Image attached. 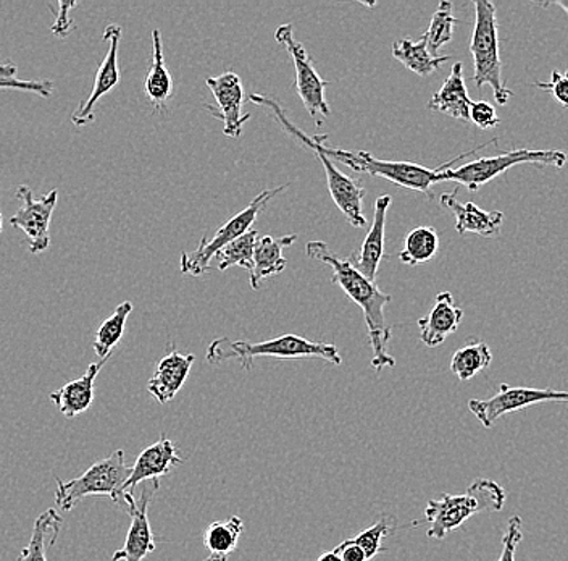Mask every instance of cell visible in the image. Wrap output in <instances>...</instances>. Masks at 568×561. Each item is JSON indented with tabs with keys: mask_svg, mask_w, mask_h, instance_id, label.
I'll return each mask as SVG.
<instances>
[{
	"mask_svg": "<svg viewBox=\"0 0 568 561\" xmlns=\"http://www.w3.org/2000/svg\"><path fill=\"white\" fill-rule=\"evenodd\" d=\"M506 503V490L491 479L479 478L462 495L444 493L439 500H429L425 508L426 535L443 541L447 534L457 531L471 517L481 511H500Z\"/></svg>",
	"mask_w": 568,
	"mask_h": 561,
	"instance_id": "5b68a950",
	"label": "cell"
},
{
	"mask_svg": "<svg viewBox=\"0 0 568 561\" xmlns=\"http://www.w3.org/2000/svg\"><path fill=\"white\" fill-rule=\"evenodd\" d=\"M77 2H59V13L52 24V33L59 38H67L74 30L73 20H71V9L77 7Z\"/></svg>",
	"mask_w": 568,
	"mask_h": 561,
	"instance_id": "74e56055",
	"label": "cell"
},
{
	"mask_svg": "<svg viewBox=\"0 0 568 561\" xmlns=\"http://www.w3.org/2000/svg\"><path fill=\"white\" fill-rule=\"evenodd\" d=\"M62 525L63 518L57 513L55 508H49L39 514L30 543L21 550L18 561H48V549L55 545Z\"/></svg>",
	"mask_w": 568,
	"mask_h": 561,
	"instance_id": "484cf974",
	"label": "cell"
},
{
	"mask_svg": "<svg viewBox=\"0 0 568 561\" xmlns=\"http://www.w3.org/2000/svg\"><path fill=\"white\" fill-rule=\"evenodd\" d=\"M296 241L297 236L258 237L254 250V266H252V271L248 272V282H251L252 289L258 290L262 280L266 277L278 276L284 271L287 261L283 256V250L293 247Z\"/></svg>",
	"mask_w": 568,
	"mask_h": 561,
	"instance_id": "603a6c76",
	"label": "cell"
},
{
	"mask_svg": "<svg viewBox=\"0 0 568 561\" xmlns=\"http://www.w3.org/2000/svg\"><path fill=\"white\" fill-rule=\"evenodd\" d=\"M195 361L194 354H181L176 350L170 351L160 360L154 375L148 382V390L159 403L172 401L183 389L184 382L190 378L191 368Z\"/></svg>",
	"mask_w": 568,
	"mask_h": 561,
	"instance_id": "d6986e66",
	"label": "cell"
},
{
	"mask_svg": "<svg viewBox=\"0 0 568 561\" xmlns=\"http://www.w3.org/2000/svg\"><path fill=\"white\" fill-rule=\"evenodd\" d=\"M243 532L244 523L241 518L231 517L226 521H213L205 529L204 545L209 550V557L204 561H229Z\"/></svg>",
	"mask_w": 568,
	"mask_h": 561,
	"instance_id": "4316f807",
	"label": "cell"
},
{
	"mask_svg": "<svg viewBox=\"0 0 568 561\" xmlns=\"http://www.w3.org/2000/svg\"><path fill=\"white\" fill-rule=\"evenodd\" d=\"M257 358H278V360H301V358H318L333 365L343 364L339 351L335 344L311 342L304 337H275L266 342L251 343L246 340L223 339L213 340L207 350V361L211 364L236 360L244 369H251Z\"/></svg>",
	"mask_w": 568,
	"mask_h": 561,
	"instance_id": "277c9868",
	"label": "cell"
},
{
	"mask_svg": "<svg viewBox=\"0 0 568 561\" xmlns=\"http://www.w3.org/2000/svg\"><path fill=\"white\" fill-rule=\"evenodd\" d=\"M248 101L270 110L273 119H275L291 137L297 138L305 148L314 152L315 158L323 163V169H325L326 183H328L332 200L335 201L336 208L339 209L341 214L346 218L347 222L355 227V229H362V227L367 226V219H365L364 211H362L367 190L362 187L361 181L351 179L349 176L341 172L335 163H333L332 159L328 158V154L323 151L322 143L328 134L307 137L304 131L300 130V128L291 122L290 116H287L286 110L282 108V104L276 102L275 99L268 98V96L248 94Z\"/></svg>",
	"mask_w": 568,
	"mask_h": 561,
	"instance_id": "7a4b0ae2",
	"label": "cell"
},
{
	"mask_svg": "<svg viewBox=\"0 0 568 561\" xmlns=\"http://www.w3.org/2000/svg\"><path fill=\"white\" fill-rule=\"evenodd\" d=\"M286 188H290V183L283 184V187L273 188V190L262 191L254 201L248 202L247 208L237 212V214L234 216V218H231L225 226L220 227L212 240H209L205 236L202 237L197 250L193 251V253L181 254V273H184V276L199 277L202 276V273L211 272L212 259L216 258V254H219L223 248L229 247L231 241L251 232L252 223L255 222L257 216L264 211L266 204H268L276 194L283 193Z\"/></svg>",
	"mask_w": 568,
	"mask_h": 561,
	"instance_id": "9c48e42d",
	"label": "cell"
},
{
	"mask_svg": "<svg viewBox=\"0 0 568 561\" xmlns=\"http://www.w3.org/2000/svg\"><path fill=\"white\" fill-rule=\"evenodd\" d=\"M491 362L493 353L488 344L470 340L454 354L453 361H450V371L459 378V381L467 382L483 369L488 368Z\"/></svg>",
	"mask_w": 568,
	"mask_h": 561,
	"instance_id": "83f0119b",
	"label": "cell"
},
{
	"mask_svg": "<svg viewBox=\"0 0 568 561\" xmlns=\"http://www.w3.org/2000/svg\"><path fill=\"white\" fill-rule=\"evenodd\" d=\"M18 67L12 60L0 63V90L33 92L41 98H51L53 83L49 80H21L17 77Z\"/></svg>",
	"mask_w": 568,
	"mask_h": 561,
	"instance_id": "d6a6232c",
	"label": "cell"
},
{
	"mask_svg": "<svg viewBox=\"0 0 568 561\" xmlns=\"http://www.w3.org/2000/svg\"><path fill=\"white\" fill-rule=\"evenodd\" d=\"M181 463H183V458L180 457L175 443L166 435L160 437L154 445L142 450L138 460L134 461L130 479L123 485V495L133 493L134 489L142 482L163 478V475L180 467Z\"/></svg>",
	"mask_w": 568,
	"mask_h": 561,
	"instance_id": "e0dca14e",
	"label": "cell"
},
{
	"mask_svg": "<svg viewBox=\"0 0 568 561\" xmlns=\"http://www.w3.org/2000/svg\"><path fill=\"white\" fill-rule=\"evenodd\" d=\"M390 202H393V198L388 194H382L376 200L371 230H368L361 248L354 251L351 258H347L351 264L371 282H375L376 277H378V269L383 259L388 258L385 254V229Z\"/></svg>",
	"mask_w": 568,
	"mask_h": 561,
	"instance_id": "2e32d148",
	"label": "cell"
},
{
	"mask_svg": "<svg viewBox=\"0 0 568 561\" xmlns=\"http://www.w3.org/2000/svg\"><path fill=\"white\" fill-rule=\"evenodd\" d=\"M539 6L541 7H549V6H557V7H560V9L564 10V12L567 13L568 16V0H554V2H545V3H539Z\"/></svg>",
	"mask_w": 568,
	"mask_h": 561,
	"instance_id": "60d3db41",
	"label": "cell"
},
{
	"mask_svg": "<svg viewBox=\"0 0 568 561\" xmlns=\"http://www.w3.org/2000/svg\"><path fill=\"white\" fill-rule=\"evenodd\" d=\"M568 162V156L564 151L556 149H513L499 156H489V158H478L475 161L464 163L456 169L446 170V181H456L462 187L470 191H478L483 184L496 180L497 177L506 173L507 170L521 163H538V166H549L554 169H562Z\"/></svg>",
	"mask_w": 568,
	"mask_h": 561,
	"instance_id": "ba28073f",
	"label": "cell"
},
{
	"mask_svg": "<svg viewBox=\"0 0 568 561\" xmlns=\"http://www.w3.org/2000/svg\"><path fill=\"white\" fill-rule=\"evenodd\" d=\"M471 101L468 96L467 84L464 80V69L457 62L450 70L449 78L444 81L442 88L429 99L428 109L435 112L447 113L460 122H470Z\"/></svg>",
	"mask_w": 568,
	"mask_h": 561,
	"instance_id": "7402d4cb",
	"label": "cell"
},
{
	"mask_svg": "<svg viewBox=\"0 0 568 561\" xmlns=\"http://www.w3.org/2000/svg\"><path fill=\"white\" fill-rule=\"evenodd\" d=\"M3 219L2 214H0V232H2Z\"/></svg>",
	"mask_w": 568,
	"mask_h": 561,
	"instance_id": "b9f144b4",
	"label": "cell"
},
{
	"mask_svg": "<svg viewBox=\"0 0 568 561\" xmlns=\"http://www.w3.org/2000/svg\"><path fill=\"white\" fill-rule=\"evenodd\" d=\"M444 208L449 209L456 218V230L460 236L497 237L503 227L504 214L500 211H483L474 202L457 200V191L443 193L439 198Z\"/></svg>",
	"mask_w": 568,
	"mask_h": 561,
	"instance_id": "ac0fdd59",
	"label": "cell"
},
{
	"mask_svg": "<svg viewBox=\"0 0 568 561\" xmlns=\"http://www.w3.org/2000/svg\"><path fill=\"white\" fill-rule=\"evenodd\" d=\"M470 122L475 123L479 130H495L500 123L496 108L489 102L478 101L471 104Z\"/></svg>",
	"mask_w": 568,
	"mask_h": 561,
	"instance_id": "d590c367",
	"label": "cell"
},
{
	"mask_svg": "<svg viewBox=\"0 0 568 561\" xmlns=\"http://www.w3.org/2000/svg\"><path fill=\"white\" fill-rule=\"evenodd\" d=\"M205 83L216 102V108L205 106V109L216 120H222L223 133L226 137L237 140L251 119V113H243L244 88L240 74L225 72L219 77H209Z\"/></svg>",
	"mask_w": 568,
	"mask_h": 561,
	"instance_id": "5bb4252c",
	"label": "cell"
},
{
	"mask_svg": "<svg viewBox=\"0 0 568 561\" xmlns=\"http://www.w3.org/2000/svg\"><path fill=\"white\" fill-rule=\"evenodd\" d=\"M144 91L151 104L158 110L166 109V102L175 91L172 74L166 69L162 33H160L159 28L152 30V62L148 77H145Z\"/></svg>",
	"mask_w": 568,
	"mask_h": 561,
	"instance_id": "cb8c5ba5",
	"label": "cell"
},
{
	"mask_svg": "<svg viewBox=\"0 0 568 561\" xmlns=\"http://www.w3.org/2000/svg\"><path fill=\"white\" fill-rule=\"evenodd\" d=\"M326 141H328V137L323 140L322 148L332 161L344 163V166L351 167L355 172L378 177V179L388 180L390 183L397 184V187L418 191V193L433 198L432 188L435 187L436 183H444V181H446L447 169H450L454 163L460 162L462 159L477 154L481 149L488 148L491 143H496L497 138L493 141H488V143L479 144L478 148L471 149V151L465 152V154L457 156L453 161L435 167V169L420 166V163L376 159L373 158L371 152L365 151L353 152L344 151V149L329 148Z\"/></svg>",
	"mask_w": 568,
	"mask_h": 561,
	"instance_id": "3957f363",
	"label": "cell"
},
{
	"mask_svg": "<svg viewBox=\"0 0 568 561\" xmlns=\"http://www.w3.org/2000/svg\"><path fill=\"white\" fill-rule=\"evenodd\" d=\"M317 561H343V559H341L339 553L332 550V552H326L323 553V555H320Z\"/></svg>",
	"mask_w": 568,
	"mask_h": 561,
	"instance_id": "ab89813d",
	"label": "cell"
},
{
	"mask_svg": "<svg viewBox=\"0 0 568 561\" xmlns=\"http://www.w3.org/2000/svg\"><path fill=\"white\" fill-rule=\"evenodd\" d=\"M464 311L457 307L453 293L443 291L436 297L435 307L426 318L418 321L420 339L428 348H436L446 342L447 337L453 335L459 329Z\"/></svg>",
	"mask_w": 568,
	"mask_h": 561,
	"instance_id": "ffe728a7",
	"label": "cell"
},
{
	"mask_svg": "<svg viewBox=\"0 0 568 561\" xmlns=\"http://www.w3.org/2000/svg\"><path fill=\"white\" fill-rule=\"evenodd\" d=\"M475 27L471 34L470 52L474 57L475 87H491L497 104H509L514 92L504 84L503 60L499 51V24L495 3L475 0Z\"/></svg>",
	"mask_w": 568,
	"mask_h": 561,
	"instance_id": "8992f818",
	"label": "cell"
},
{
	"mask_svg": "<svg viewBox=\"0 0 568 561\" xmlns=\"http://www.w3.org/2000/svg\"><path fill=\"white\" fill-rule=\"evenodd\" d=\"M333 550H335L336 553H339L343 561H368L364 550H362L361 547L355 545V543L343 541Z\"/></svg>",
	"mask_w": 568,
	"mask_h": 561,
	"instance_id": "f35d334b",
	"label": "cell"
},
{
	"mask_svg": "<svg viewBox=\"0 0 568 561\" xmlns=\"http://www.w3.org/2000/svg\"><path fill=\"white\" fill-rule=\"evenodd\" d=\"M275 39L278 44L286 48L287 54L293 60L296 69V88L302 104L307 109L308 116L314 120L315 127L323 126V120L329 117L328 102H326L325 91L329 87V81L323 80L317 70V63L308 54L304 44H301L294 38L293 24L286 23L276 28Z\"/></svg>",
	"mask_w": 568,
	"mask_h": 561,
	"instance_id": "30bf717a",
	"label": "cell"
},
{
	"mask_svg": "<svg viewBox=\"0 0 568 561\" xmlns=\"http://www.w3.org/2000/svg\"><path fill=\"white\" fill-rule=\"evenodd\" d=\"M133 311V303L131 301H124L119 304L113 314L109 319L102 322L95 332L94 350L98 354L99 360H105L110 358L113 348L120 343L123 339L124 327H126L128 315Z\"/></svg>",
	"mask_w": 568,
	"mask_h": 561,
	"instance_id": "f546056e",
	"label": "cell"
},
{
	"mask_svg": "<svg viewBox=\"0 0 568 561\" xmlns=\"http://www.w3.org/2000/svg\"><path fill=\"white\" fill-rule=\"evenodd\" d=\"M122 27L120 24H109L104 31V41L109 42V51L99 66L98 73H95L94 87H92L91 94L80 108L74 110L71 116V122L77 127H87L89 123L94 122L95 119V106L98 102L109 94L116 84L120 83L119 69V46L120 39H122Z\"/></svg>",
	"mask_w": 568,
	"mask_h": 561,
	"instance_id": "9a60e30c",
	"label": "cell"
},
{
	"mask_svg": "<svg viewBox=\"0 0 568 561\" xmlns=\"http://www.w3.org/2000/svg\"><path fill=\"white\" fill-rule=\"evenodd\" d=\"M133 467L124 461L123 450H116L104 460L98 461L80 478L62 481L55 478V503L62 511H71L80 500L91 495H105L116 505L126 510V495H123L124 482L130 479Z\"/></svg>",
	"mask_w": 568,
	"mask_h": 561,
	"instance_id": "52a82bcc",
	"label": "cell"
},
{
	"mask_svg": "<svg viewBox=\"0 0 568 561\" xmlns=\"http://www.w3.org/2000/svg\"><path fill=\"white\" fill-rule=\"evenodd\" d=\"M521 539H524L521 518L513 517L507 523L506 534L503 539V552L497 561H515V553H517V547L520 545Z\"/></svg>",
	"mask_w": 568,
	"mask_h": 561,
	"instance_id": "e575fe53",
	"label": "cell"
},
{
	"mask_svg": "<svg viewBox=\"0 0 568 561\" xmlns=\"http://www.w3.org/2000/svg\"><path fill=\"white\" fill-rule=\"evenodd\" d=\"M536 88L545 92H549L562 108L568 109V70L566 73L552 72L548 83H535Z\"/></svg>",
	"mask_w": 568,
	"mask_h": 561,
	"instance_id": "8d00e7d4",
	"label": "cell"
},
{
	"mask_svg": "<svg viewBox=\"0 0 568 561\" xmlns=\"http://www.w3.org/2000/svg\"><path fill=\"white\" fill-rule=\"evenodd\" d=\"M17 198L21 208L10 218V226L20 229L30 241V253H44L51 244L49 227L55 211L59 191L52 190L42 200L36 201L33 191L27 184L17 188Z\"/></svg>",
	"mask_w": 568,
	"mask_h": 561,
	"instance_id": "7c38bea8",
	"label": "cell"
},
{
	"mask_svg": "<svg viewBox=\"0 0 568 561\" xmlns=\"http://www.w3.org/2000/svg\"><path fill=\"white\" fill-rule=\"evenodd\" d=\"M568 403V392L556 389H530V387H513L500 383L499 392L488 400L468 401V410L481 422L483 428L491 429L493 425L506 414L525 410L539 403Z\"/></svg>",
	"mask_w": 568,
	"mask_h": 561,
	"instance_id": "8fae6325",
	"label": "cell"
},
{
	"mask_svg": "<svg viewBox=\"0 0 568 561\" xmlns=\"http://www.w3.org/2000/svg\"><path fill=\"white\" fill-rule=\"evenodd\" d=\"M257 240V230H251L246 236L231 241L229 247L223 248L216 254V258H219V271H226V269L237 266V268H243L244 271L251 272L252 266H254V250Z\"/></svg>",
	"mask_w": 568,
	"mask_h": 561,
	"instance_id": "1f68e13d",
	"label": "cell"
},
{
	"mask_svg": "<svg viewBox=\"0 0 568 561\" xmlns=\"http://www.w3.org/2000/svg\"><path fill=\"white\" fill-rule=\"evenodd\" d=\"M457 23H459V20L454 17L453 2L444 0L436 9L432 23H429L428 30L424 34L432 56L438 57V52L442 51L444 46L453 41Z\"/></svg>",
	"mask_w": 568,
	"mask_h": 561,
	"instance_id": "4dcf8cb0",
	"label": "cell"
},
{
	"mask_svg": "<svg viewBox=\"0 0 568 561\" xmlns=\"http://www.w3.org/2000/svg\"><path fill=\"white\" fill-rule=\"evenodd\" d=\"M308 258L329 266L333 271L332 282L336 283L357 307L364 311L367 324L368 339L372 344V365L376 371L394 368L396 360L389 354L388 344L393 332L386 322L385 308L390 303V294L383 293L375 282L365 279L357 269L351 264L349 259L339 258L329 250L325 241H311L305 248Z\"/></svg>",
	"mask_w": 568,
	"mask_h": 561,
	"instance_id": "6da1fadb",
	"label": "cell"
},
{
	"mask_svg": "<svg viewBox=\"0 0 568 561\" xmlns=\"http://www.w3.org/2000/svg\"><path fill=\"white\" fill-rule=\"evenodd\" d=\"M439 250V236L433 227H417L410 230L400 251V262L407 266L425 264L432 261Z\"/></svg>",
	"mask_w": 568,
	"mask_h": 561,
	"instance_id": "f1b7e54d",
	"label": "cell"
},
{
	"mask_svg": "<svg viewBox=\"0 0 568 561\" xmlns=\"http://www.w3.org/2000/svg\"><path fill=\"white\" fill-rule=\"evenodd\" d=\"M393 531V525L389 523V518H382L378 523L372 525V528L365 529L361 534L355 538L346 539L349 543L361 547L364 550L367 560L375 559L378 553L383 552V539Z\"/></svg>",
	"mask_w": 568,
	"mask_h": 561,
	"instance_id": "836d02e7",
	"label": "cell"
},
{
	"mask_svg": "<svg viewBox=\"0 0 568 561\" xmlns=\"http://www.w3.org/2000/svg\"><path fill=\"white\" fill-rule=\"evenodd\" d=\"M160 488L159 479L142 488L140 499L133 493L126 495V511L131 517L130 531L122 549L113 553L112 561H142L155 550L154 532L149 523V507Z\"/></svg>",
	"mask_w": 568,
	"mask_h": 561,
	"instance_id": "4fadbf2b",
	"label": "cell"
},
{
	"mask_svg": "<svg viewBox=\"0 0 568 561\" xmlns=\"http://www.w3.org/2000/svg\"><path fill=\"white\" fill-rule=\"evenodd\" d=\"M106 361H109V358H105V360H99L98 362H92V364H89L88 371L84 372V375H81L77 381L65 383L62 389L51 393L49 399H51L52 403L59 408V411L63 417L70 419L77 418L80 417V414H83L84 411L89 410L92 401H94L95 379H98L99 372L104 368Z\"/></svg>",
	"mask_w": 568,
	"mask_h": 561,
	"instance_id": "44dd1931",
	"label": "cell"
},
{
	"mask_svg": "<svg viewBox=\"0 0 568 561\" xmlns=\"http://www.w3.org/2000/svg\"><path fill=\"white\" fill-rule=\"evenodd\" d=\"M393 57L420 78L438 72L443 63L450 59L449 56H432L424 37L420 41H412L410 38L397 39L393 42Z\"/></svg>",
	"mask_w": 568,
	"mask_h": 561,
	"instance_id": "d4e9b609",
	"label": "cell"
}]
</instances>
